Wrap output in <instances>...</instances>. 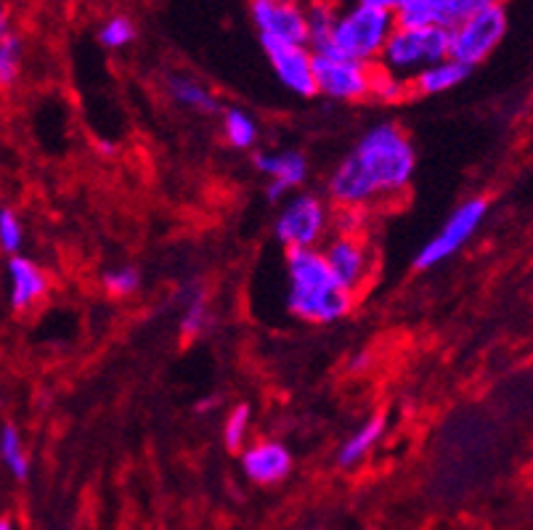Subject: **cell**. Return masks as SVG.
Returning <instances> with one entry per match:
<instances>
[{"label":"cell","instance_id":"6da1fadb","mask_svg":"<svg viewBox=\"0 0 533 530\" xmlns=\"http://www.w3.org/2000/svg\"><path fill=\"white\" fill-rule=\"evenodd\" d=\"M417 170L412 138L396 122H380L358 138L327 181L340 210H366L409 189Z\"/></svg>","mask_w":533,"mask_h":530},{"label":"cell","instance_id":"7a4b0ae2","mask_svg":"<svg viewBox=\"0 0 533 530\" xmlns=\"http://www.w3.org/2000/svg\"><path fill=\"white\" fill-rule=\"evenodd\" d=\"M396 27L398 24L393 11H380V8H366L353 3L351 8L337 14L332 43H329V51L324 56H343V59L364 61V64L377 67Z\"/></svg>","mask_w":533,"mask_h":530},{"label":"cell","instance_id":"3957f363","mask_svg":"<svg viewBox=\"0 0 533 530\" xmlns=\"http://www.w3.org/2000/svg\"><path fill=\"white\" fill-rule=\"evenodd\" d=\"M451 56V30L446 27H425V30H404L396 27L388 46L382 51L380 67L404 77L412 83L422 69L433 67Z\"/></svg>","mask_w":533,"mask_h":530},{"label":"cell","instance_id":"277c9868","mask_svg":"<svg viewBox=\"0 0 533 530\" xmlns=\"http://www.w3.org/2000/svg\"><path fill=\"white\" fill-rule=\"evenodd\" d=\"M332 215L327 202L316 194H297L287 199L282 212L276 215V242L290 250H319L329 231Z\"/></svg>","mask_w":533,"mask_h":530},{"label":"cell","instance_id":"5b68a950","mask_svg":"<svg viewBox=\"0 0 533 530\" xmlns=\"http://www.w3.org/2000/svg\"><path fill=\"white\" fill-rule=\"evenodd\" d=\"M486 212L488 202L483 197H473L462 202V205L446 218V223L438 228V234H435L433 239H427L425 247H419L417 258H414V268L430 271L435 265L454 258V255L473 239L475 231H478L480 223H483V218H486Z\"/></svg>","mask_w":533,"mask_h":530},{"label":"cell","instance_id":"8992f818","mask_svg":"<svg viewBox=\"0 0 533 530\" xmlns=\"http://www.w3.org/2000/svg\"><path fill=\"white\" fill-rule=\"evenodd\" d=\"M507 24V8L502 3L462 22L451 30V59L462 61L470 69L483 64L504 40Z\"/></svg>","mask_w":533,"mask_h":530},{"label":"cell","instance_id":"52a82bcc","mask_svg":"<svg viewBox=\"0 0 533 530\" xmlns=\"http://www.w3.org/2000/svg\"><path fill=\"white\" fill-rule=\"evenodd\" d=\"M372 77L374 64L343 59V56H316V88L321 96L332 101L353 104V101L369 99Z\"/></svg>","mask_w":533,"mask_h":530},{"label":"cell","instance_id":"ba28073f","mask_svg":"<svg viewBox=\"0 0 533 530\" xmlns=\"http://www.w3.org/2000/svg\"><path fill=\"white\" fill-rule=\"evenodd\" d=\"M266 51L268 64L274 69L276 80L295 93L297 99H313L316 88V53L308 46H295V43H274V40H260Z\"/></svg>","mask_w":533,"mask_h":530},{"label":"cell","instance_id":"9c48e42d","mask_svg":"<svg viewBox=\"0 0 533 530\" xmlns=\"http://www.w3.org/2000/svg\"><path fill=\"white\" fill-rule=\"evenodd\" d=\"M250 22L260 40L308 46V14L300 3L250 0Z\"/></svg>","mask_w":533,"mask_h":530},{"label":"cell","instance_id":"30bf717a","mask_svg":"<svg viewBox=\"0 0 533 530\" xmlns=\"http://www.w3.org/2000/svg\"><path fill=\"white\" fill-rule=\"evenodd\" d=\"M324 258L335 273L337 284L356 295L372 273V255L356 234H337L324 247Z\"/></svg>","mask_w":533,"mask_h":530},{"label":"cell","instance_id":"8fae6325","mask_svg":"<svg viewBox=\"0 0 533 530\" xmlns=\"http://www.w3.org/2000/svg\"><path fill=\"white\" fill-rule=\"evenodd\" d=\"M353 297L340 284L319 292H297L287 289V311L305 324H335L353 311Z\"/></svg>","mask_w":533,"mask_h":530},{"label":"cell","instance_id":"7c38bea8","mask_svg":"<svg viewBox=\"0 0 533 530\" xmlns=\"http://www.w3.org/2000/svg\"><path fill=\"white\" fill-rule=\"evenodd\" d=\"M242 472L255 485H279L292 472L290 448L279 440H258L242 451Z\"/></svg>","mask_w":533,"mask_h":530},{"label":"cell","instance_id":"4fadbf2b","mask_svg":"<svg viewBox=\"0 0 533 530\" xmlns=\"http://www.w3.org/2000/svg\"><path fill=\"white\" fill-rule=\"evenodd\" d=\"M337 287V279L329 268L324 250H290L287 252V289L297 292H319Z\"/></svg>","mask_w":533,"mask_h":530},{"label":"cell","instance_id":"5bb4252c","mask_svg":"<svg viewBox=\"0 0 533 530\" xmlns=\"http://www.w3.org/2000/svg\"><path fill=\"white\" fill-rule=\"evenodd\" d=\"M46 271L35 260L14 255L8 260V303L14 311H30L40 297L46 295Z\"/></svg>","mask_w":533,"mask_h":530},{"label":"cell","instance_id":"9a60e30c","mask_svg":"<svg viewBox=\"0 0 533 530\" xmlns=\"http://www.w3.org/2000/svg\"><path fill=\"white\" fill-rule=\"evenodd\" d=\"M255 167L266 175L268 181L284 183L287 189L303 186L308 178V159L295 149L284 152H258L255 154Z\"/></svg>","mask_w":533,"mask_h":530},{"label":"cell","instance_id":"2e32d148","mask_svg":"<svg viewBox=\"0 0 533 530\" xmlns=\"http://www.w3.org/2000/svg\"><path fill=\"white\" fill-rule=\"evenodd\" d=\"M470 72H473V69L449 56V59L438 61L433 67L422 69L412 80V93L414 96H441V93L465 83Z\"/></svg>","mask_w":533,"mask_h":530},{"label":"cell","instance_id":"e0dca14e","mask_svg":"<svg viewBox=\"0 0 533 530\" xmlns=\"http://www.w3.org/2000/svg\"><path fill=\"white\" fill-rule=\"evenodd\" d=\"M385 430H388L385 414H374V417L366 419V422L353 432L351 438L340 446V451H337V464L345 467V470H351L358 462H364L366 456L374 451V446L385 438Z\"/></svg>","mask_w":533,"mask_h":530},{"label":"cell","instance_id":"ac0fdd59","mask_svg":"<svg viewBox=\"0 0 533 530\" xmlns=\"http://www.w3.org/2000/svg\"><path fill=\"white\" fill-rule=\"evenodd\" d=\"M168 93L170 99L178 101L186 109H194V112L202 114H213L218 112V99L213 96L210 88L194 80L191 75H173L168 80Z\"/></svg>","mask_w":533,"mask_h":530},{"label":"cell","instance_id":"d6986e66","mask_svg":"<svg viewBox=\"0 0 533 530\" xmlns=\"http://www.w3.org/2000/svg\"><path fill=\"white\" fill-rule=\"evenodd\" d=\"M308 14V48L316 56H324L332 43V32L337 24V11L327 0H313L311 6L305 8Z\"/></svg>","mask_w":533,"mask_h":530},{"label":"cell","instance_id":"ffe728a7","mask_svg":"<svg viewBox=\"0 0 533 530\" xmlns=\"http://www.w3.org/2000/svg\"><path fill=\"white\" fill-rule=\"evenodd\" d=\"M24 61V40L8 27V14L0 16V83L14 85Z\"/></svg>","mask_w":533,"mask_h":530},{"label":"cell","instance_id":"44dd1931","mask_svg":"<svg viewBox=\"0 0 533 530\" xmlns=\"http://www.w3.org/2000/svg\"><path fill=\"white\" fill-rule=\"evenodd\" d=\"M181 332L183 337H197L210 326V305H207V292L199 284H186L183 287L181 305Z\"/></svg>","mask_w":533,"mask_h":530},{"label":"cell","instance_id":"7402d4cb","mask_svg":"<svg viewBox=\"0 0 533 530\" xmlns=\"http://www.w3.org/2000/svg\"><path fill=\"white\" fill-rule=\"evenodd\" d=\"M223 136H226V144L239 149V152H247L252 146L258 144V122L250 112H244L239 106H231L223 112Z\"/></svg>","mask_w":533,"mask_h":530},{"label":"cell","instance_id":"603a6c76","mask_svg":"<svg viewBox=\"0 0 533 530\" xmlns=\"http://www.w3.org/2000/svg\"><path fill=\"white\" fill-rule=\"evenodd\" d=\"M396 24L404 30L443 27V0H409L396 11Z\"/></svg>","mask_w":533,"mask_h":530},{"label":"cell","instance_id":"cb8c5ba5","mask_svg":"<svg viewBox=\"0 0 533 530\" xmlns=\"http://www.w3.org/2000/svg\"><path fill=\"white\" fill-rule=\"evenodd\" d=\"M0 456H3V464L8 467V472L19 483H24L30 477V459H27V451L22 446V435H19L14 424H6L3 432H0Z\"/></svg>","mask_w":533,"mask_h":530},{"label":"cell","instance_id":"d4e9b609","mask_svg":"<svg viewBox=\"0 0 533 530\" xmlns=\"http://www.w3.org/2000/svg\"><path fill=\"white\" fill-rule=\"evenodd\" d=\"M409 93H412V83H409V80L393 75L388 69H382L380 64L374 67L369 99L377 101V104H398V101H404Z\"/></svg>","mask_w":533,"mask_h":530},{"label":"cell","instance_id":"484cf974","mask_svg":"<svg viewBox=\"0 0 533 530\" xmlns=\"http://www.w3.org/2000/svg\"><path fill=\"white\" fill-rule=\"evenodd\" d=\"M250 406L247 403H239L229 411V417L223 422V443L229 451H244V443H247V435H250Z\"/></svg>","mask_w":533,"mask_h":530},{"label":"cell","instance_id":"4316f807","mask_svg":"<svg viewBox=\"0 0 533 530\" xmlns=\"http://www.w3.org/2000/svg\"><path fill=\"white\" fill-rule=\"evenodd\" d=\"M136 24L130 22L128 16H109L107 22L99 27V43L109 51H120L136 40Z\"/></svg>","mask_w":533,"mask_h":530},{"label":"cell","instance_id":"83f0119b","mask_svg":"<svg viewBox=\"0 0 533 530\" xmlns=\"http://www.w3.org/2000/svg\"><path fill=\"white\" fill-rule=\"evenodd\" d=\"M502 0H443V27L454 30L467 19L483 14L486 8L496 6Z\"/></svg>","mask_w":533,"mask_h":530},{"label":"cell","instance_id":"f1b7e54d","mask_svg":"<svg viewBox=\"0 0 533 530\" xmlns=\"http://www.w3.org/2000/svg\"><path fill=\"white\" fill-rule=\"evenodd\" d=\"M104 289H107L112 297H128L136 295L138 287H141V273L133 265H122V268H115V271L104 273Z\"/></svg>","mask_w":533,"mask_h":530},{"label":"cell","instance_id":"f546056e","mask_svg":"<svg viewBox=\"0 0 533 530\" xmlns=\"http://www.w3.org/2000/svg\"><path fill=\"white\" fill-rule=\"evenodd\" d=\"M24 244V228H22V220L16 218V212L11 210V207H3L0 210V247H3V252L6 255H19V250H22Z\"/></svg>","mask_w":533,"mask_h":530},{"label":"cell","instance_id":"4dcf8cb0","mask_svg":"<svg viewBox=\"0 0 533 530\" xmlns=\"http://www.w3.org/2000/svg\"><path fill=\"white\" fill-rule=\"evenodd\" d=\"M292 194V189H287L284 183L279 181H268L266 186V199L271 202V205H276V202H287V197Z\"/></svg>","mask_w":533,"mask_h":530},{"label":"cell","instance_id":"1f68e13d","mask_svg":"<svg viewBox=\"0 0 533 530\" xmlns=\"http://www.w3.org/2000/svg\"><path fill=\"white\" fill-rule=\"evenodd\" d=\"M99 152H104V154H115V144H109V141H99Z\"/></svg>","mask_w":533,"mask_h":530},{"label":"cell","instance_id":"d6a6232c","mask_svg":"<svg viewBox=\"0 0 533 530\" xmlns=\"http://www.w3.org/2000/svg\"><path fill=\"white\" fill-rule=\"evenodd\" d=\"M404 3H409V0H390V11H393V14H396L398 8L404 6Z\"/></svg>","mask_w":533,"mask_h":530},{"label":"cell","instance_id":"836d02e7","mask_svg":"<svg viewBox=\"0 0 533 530\" xmlns=\"http://www.w3.org/2000/svg\"><path fill=\"white\" fill-rule=\"evenodd\" d=\"M0 530H14L11 528V520H3V523H0Z\"/></svg>","mask_w":533,"mask_h":530},{"label":"cell","instance_id":"e575fe53","mask_svg":"<svg viewBox=\"0 0 533 530\" xmlns=\"http://www.w3.org/2000/svg\"><path fill=\"white\" fill-rule=\"evenodd\" d=\"M279 3H300V0H279Z\"/></svg>","mask_w":533,"mask_h":530},{"label":"cell","instance_id":"d590c367","mask_svg":"<svg viewBox=\"0 0 533 530\" xmlns=\"http://www.w3.org/2000/svg\"><path fill=\"white\" fill-rule=\"evenodd\" d=\"M316 530H319V528H316Z\"/></svg>","mask_w":533,"mask_h":530}]
</instances>
